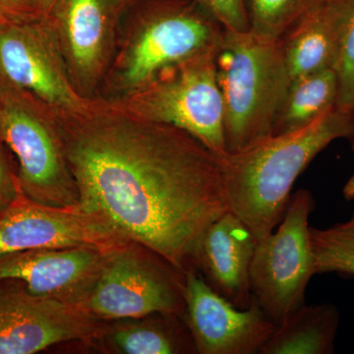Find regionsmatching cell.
Here are the masks:
<instances>
[{"mask_svg": "<svg viewBox=\"0 0 354 354\" xmlns=\"http://www.w3.org/2000/svg\"><path fill=\"white\" fill-rule=\"evenodd\" d=\"M55 130L79 206L178 269H195L207 228L227 213L221 160L187 132L137 114H65Z\"/></svg>", "mask_w": 354, "mask_h": 354, "instance_id": "6da1fadb", "label": "cell"}, {"mask_svg": "<svg viewBox=\"0 0 354 354\" xmlns=\"http://www.w3.org/2000/svg\"><path fill=\"white\" fill-rule=\"evenodd\" d=\"M353 135L354 111L335 106L308 127L225 153L220 160L228 209L257 241L265 239L285 218L293 184L310 162L332 142Z\"/></svg>", "mask_w": 354, "mask_h": 354, "instance_id": "7a4b0ae2", "label": "cell"}, {"mask_svg": "<svg viewBox=\"0 0 354 354\" xmlns=\"http://www.w3.org/2000/svg\"><path fill=\"white\" fill-rule=\"evenodd\" d=\"M216 68L227 153L241 152L272 136L276 114L291 82L281 39L223 29Z\"/></svg>", "mask_w": 354, "mask_h": 354, "instance_id": "3957f363", "label": "cell"}, {"mask_svg": "<svg viewBox=\"0 0 354 354\" xmlns=\"http://www.w3.org/2000/svg\"><path fill=\"white\" fill-rule=\"evenodd\" d=\"M216 53L203 51L158 72L134 97V113L187 132L221 158L227 150Z\"/></svg>", "mask_w": 354, "mask_h": 354, "instance_id": "277c9868", "label": "cell"}, {"mask_svg": "<svg viewBox=\"0 0 354 354\" xmlns=\"http://www.w3.org/2000/svg\"><path fill=\"white\" fill-rule=\"evenodd\" d=\"M0 101V138L17 158L23 194L46 206H78V190L57 130L41 113L39 102L1 80Z\"/></svg>", "mask_w": 354, "mask_h": 354, "instance_id": "5b68a950", "label": "cell"}, {"mask_svg": "<svg viewBox=\"0 0 354 354\" xmlns=\"http://www.w3.org/2000/svg\"><path fill=\"white\" fill-rule=\"evenodd\" d=\"M314 208L310 191L293 193L283 220L256 245L250 269L253 299L276 325L305 304L316 274L309 225Z\"/></svg>", "mask_w": 354, "mask_h": 354, "instance_id": "8992f818", "label": "cell"}, {"mask_svg": "<svg viewBox=\"0 0 354 354\" xmlns=\"http://www.w3.org/2000/svg\"><path fill=\"white\" fill-rule=\"evenodd\" d=\"M131 244L106 253L86 307L97 319H141L184 313L185 272Z\"/></svg>", "mask_w": 354, "mask_h": 354, "instance_id": "52a82bcc", "label": "cell"}, {"mask_svg": "<svg viewBox=\"0 0 354 354\" xmlns=\"http://www.w3.org/2000/svg\"><path fill=\"white\" fill-rule=\"evenodd\" d=\"M132 243L80 208H57L18 196L0 212V257L37 249L93 246L109 252Z\"/></svg>", "mask_w": 354, "mask_h": 354, "instance_id": "ba28073f", "label": "cell"}, {"mask_svg": "<svg viewBox=\"0 0 354 354\" xmlns=\"http://www.w3.org/2000/svg\"><path fill=\"white\" fill-rule=\"evenodd\" d=\"M0 80L64 113H80L88 108L39 20L0 22Z\"/></svg>", "mask_w": 354, "mask_h": 354, "instance_id": "9c48e42d", "label": "cell"}, {"mask_svg": "<svg viewBox=\"0 0 354 354\" xmlns=\"http://www.w3.org/2000/svg\"><path fill=\"white\" fill-rule=\"evenodd\" d=\"M183 314L200 354H260L277 327L255 300L237 308L194 269L185 272Z\"/></svg>", "mask_w": 354, "mask_h": 354, "instance_id": "30bf717a", "label": "cell"}, {"mask_svg": "<svg viewBox=\"0 0 354 354\" xmlns=\"http://www.w3.org/2000/svg\"><path fill=\"white\" fill-rule=\"evenodd\" d=\"M223 29L190 6L169 4L146 21L128 57L125 82L142 88L165 67L216 48Z\"/></svg>", "mask_w": 354, "mask_h": 354, "instance_id": "8fae6325", "label": "cell"}, {"mask_svg": "<svg viewBox=\"0 0 354 354\" xmlns=\"http://www.w3.org/2000/svg\"><path fill=\"white\" fill-rule=\"evenodd\" d=\"M100 319L83 304L38 297L29 291H0V354H32L87 339L100 330Z\"/></svg>", "mask_w": 354, "mask_h": 354, "instance_id": "7c38bea8", "label": "cell"}, {"mask_svg": "<svg viewBox=\"0 0 354 354\" xmlns=\"http://www.w3.org/2000/svg\"><path fill=\"white\" fill-rule=\"evenodd\" d=\"M106 253L77 246L9 254L0 257V281H23L32 295L86 306Z\"/></svg>", "mask_w": 354, "mask_h": 354, "instance_id": "4fadbf2b", "label": "cell"}, {"mask_svg": "<svg viewBox=\"0 0 354 354\" xmlns=\"http://www.w3.org/2000/svg\"><path fill=\"white\" fill-rule=\"evenodd\" d=\"M257 239L232 212L214 221L200 242L195 270L209 288L237 308L253 302L250 269Z\"/></svg>", "mask_w": 354, "mask_h": 354, "instance_id": "5bb4252c", "label": "cell"}, {"mask_svg": "<svg viewBox=\"0 0 354 354\" xmlns=\"http://www.w3.org/2000/svg\"><path fill=\"white\" fill-rule=\"evenodd\" d=\"M354 0L313 4L281 39L291 80L335 68Z\"/></svg>", "mask_w": 354, "mask_h": 354, "instance_id": "9a60e30c", "label": "cell"}, {"mask_svg": "<svg viewBox=\"0 0 354 354\" xmlns=\"http://www.w3.org/2000/svg\"><path fill=\"white\" fill-rule=\"evenodd\" d=\"M122 2L59 0L53 10H57L70 62L83 82H90L101 69L111 25Z\"/></svg>", "mask_w": 354, "mask_h": 354, "instance_id": "2e32d148", "label": "cell"}, {"mask_svg": "<svg viewBox=\"0 0 354 354\" xmlns=\"http://www.w3.org/2000/svg\"><path fill=\"white\" fill-rule=\"evenodd\" d=\"M339 323L334 304H304L277 325L260 354L335 353Z\"/></svg>", "mask_w": 354, "mask_h": 354, "instance_id": "e0dca14e", "label": "cell"}, {"mask_svg": "<svg viewBox=\"0 0 354 354\" xmlns=\"http://www.w3.org/2000/svg\"><path fill=\"white\" fill-rule=\"evenodd\" d=\"M337 79L334 68L291 80L274 118L272 135L308 127L337 106Z\"/></svg>", "mask_w": 354, "mask_h": 354, "instance_id": "ac0fdd59", "label": "cell"}, {"mask_svg": "<svg viewBox=\"0 0 354 354\" xmlns=\"http://www.w3.org/2000/svg\"><path fill=\"white\" fill-rule=\"evenodd\" d=\"M176 314H158L156 320L123 326L111 333V342L127 354L196 353L187 325L180 327Z\"/></svg>", "mask_w": 354, "mask_h": 354, "instance_id": "d6986e66", "label": "cell"}, {"mask_svg": "<svg viewBox=\"0 0 354 354\" xmlns=\"http://www.w3.org/2000/svg\"><path fill=\"white\" fill-rule=\"evenodd\" d=\"M316 274L354 277V213L348 221L332 227H310Z\"/></svg>", "mask_w": 354, "mask_h": 354, "instance_id": "ffe728a7", "label": "cell"}, {"mask_svg": "<svg viewBox=\"0 0 354 354\" xmlns=\"http://www.w3.org/2000/svg\"><path fill=\"white\" fill-rule=\"evenodd\" d=\"M313 0H247L249 32L268 41H279Z\"/></svg>", "mask_w": 354, "mask_h": 354, "instance_id": "44dd1931", "label": "cell"}, {"mask_svg": "<svg viewBox=\"0 0 354 354\" xmlns=\"http://www.w3.org/2000/svg\"><path fill=\"white\" fill-rule=\"evenodd\" d=\"M334 69L337 79V106L342 111H354V6Z\"/></svg>", "mask_w": 354, "mask_h": 354, "instance_id": "7402d4cb", "label": "cell"}, {"mask_svg": "<svg viewBox=\"0 0 354 354\" xmlns=\"http://www.w3.org/2000/svg\"><path fill=\"white\" fill-rule=\"evenodd\" d=\"M223 29L248 32L249 18L244 0H195Z\"/></svg>", "mask_w": 354, "mask_h": 354, "instance_id": "603a6c76", "label": "cell"}, {"mask_svg": "<svg viewBox=\"0 0 354 354\" xmlns=\"http://www.w3.org/2000/svg\"><path fill=\"white\" fill-rule=\"evenodd\" d=\"M41 17L39 0H0V22H30Z\"/></svg>", "mask_w": 354, "mask_h": 354, "instance_id": "cb8c5ba5", "label": "cell"}, {"mask_svg": "<svg viewBox=\"0 0 354 354\" xmlns=\"http://www.w3.org/2000/svg\"><path fill=\"white\" fill-rule=\"evenodd\" d=\"M20 191L18 176L11 171L3 142L0 141V206L6 208L18 196Z\"/></svg>", "mask_w": 354, "mask_h": 354, "instance_id": "d4e9b609", "label": "cell"}, {"mask_svg": "<svg viewBox=\"0 0 354 354\" xmlns=\"http://www.w3.org/2000/svg\"><path fill=\"white\" fill-rule=\"evenodd\" d=\"M59 0H39V6L43 16L50 15Z\"/></svg>", "mask_w": 354, "mask_h": 354, "instance_id": "484cf974", "label": "cell"}, {"mask_svg": "<svg viewBox=\"0 0 354 354\" xmlns=\"http://www.w3.org/2000/svg\"><path fill=\"white\" fill-rule=\"evenodd\" d=\"M342 192H344V196L348 201L354 199V174L344 186Z\"/></svg>", "mask_w": 354, "mask_h": 354, "instance_id": "4316f807", "label": "cell"}, {"mask_svg": "<svg viewBox=\"0 0 354 354\" xmlns=\"http://www.w3.org/2000/svg\"><path fill=\"white\" fill-rule=\"evenodd\" d=\"M1 118H2V106H1V101H0V129H1ZM0 141H1V138H0Z\"/></svg>", "mask_w": 354, "mask_h": 354, "instance_id": "83f0119b", "label": "cell"}, {"mask_svg": "<svg viewBox=\"0 0 354 354\" xmlns=\"http://www.w3.org/2000/svg\"><path fill=\"white\" fill-rule=\"evenodd\" d=\"M325 1H329V0H313V1H312L311 6H313V4L321 3V2Z\"/></svg>", "mask_w": 354, "mask_h": 354, "instance_id": "f1b7e54d", "label": "cell"}, {"mask_svg": "<svg viewBox=\"0 0 354 354\" xmlns=\"http://www.w3.org/2000/svg\"><path fill=\"white\" fill-rule=\"evenodd\" d=\"M349 142H351V149H353V153H354V135L353 136V138L349 140Z\"/></svg>", "mask_w": 354, "mask_h": 354, "instance_id": "f546056e", "label": "cell"}, {"mask_svg": "<svg viewBox=\"0 0 354 354\" xmlns=\"http://www.w3.org/2000/svg\"><path fill=\"white\" fill-rule=\"evenodd\" d=\"M4 209V208H2V207H1V206H0V212H1V211H2V209Z\"/></svg>", "mask_w": 354, "mask_h": 354, "instance_id": "4dcf8cb0", "label": "cell"}]
</instances>
